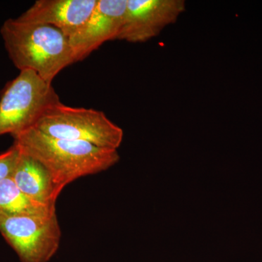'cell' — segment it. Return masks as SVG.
<instances>
[{
	"label": "cell",
	"instance_id": "6da1fadb",
	"mask_svg": "<svg viewBox=\"0 0 262 262\" xmlns=\"http://www.w3.org/2000/svg\"><path fill=\"white\" fill-rule=\"evenodd\" d=\"M24 154L39 162L61 190L77 179L105 171L120 160L117 150L50 137L34 127L12 136Z\"/></svg>",
	"mask_w": 262,
	"mask_h": 262
},
{
	"label": "cell",
	"instance_id": "7a4b0ae2",
	"mask_svg": "<svg viewBox=\"0 0 262 262\" xmlns=\"http://www.w3.org/2000/svg\"><path fill=\"white\" fill-rule=\"evenodd\" d=\"M0 34L15 67L34 71L48 83L75 63L69 38L56 27L10 18L2 26Z\"/></svg>",
	"mask_w": 262,
	"mask_h": 262
},
{
	"label": "cell",
	"instance_id": "3957f363",
	"mask_svg": "<svg viewBox=\"0 0 262 262\" xmlns=\"http://www.w3.org/2000/svg\"><path fill=\"white\" fill-rule=\"evenodd\" d=\"M33 127L54 139L84 141L103 149L117 150L123 139L121 127L103 112L61 101L48 108Z\"/></svg>",
	"mask_w": 262,
	"mask_h": 262
},
{
	"label": "cell",
	"instance_id": "277c9868",
	"mask_svg": "<svg viewBox=\"0 0 262 262\" xmlns=\"http://www.w3.org/2000/svg\"><path fill=\"white\" fill-rule=\"evenodd\" d=\"M60 101L52 84L34 71H20L0 94V136L15 135L34 127L48 108Z\"/></svg>",
	"mask_w": 262,
	"mask_h": 262
},
{
	"label": "cell",
	"instance_id": "5b68a950",
	"mask_svg": "<svg viewBox=\"0 0 262 262\" xmlns=\"http://www.w3.org/2000/svg\"><path fill=\"white\" fill-rule=\"evenodd\" d=\"M0 233L21 262H48L59 248L61 232L56 213L0 214Z\"/></svg>",
	"mask_w": 262,
	"mask_h": 262
},
{
	"label": "cell",
	"instance_id": "8992f818",
	"mask_svg": "<svg viewBox=\"0 0 262 262\" xmlns=\"http://www.w3.org/2000/svg\"><path fill=\"white\" fill-rule=\"evenodd\" d=\"M184 0H127V10L117 39L144 42L175 23L185 10Z\"/></svg>",
	"mask_w": 262,
	"mask_h": 262
},
{
	"label": "cell",
	"instance_id": "52a82bcc",
	"mask_svg": "<svg viewBox=\"0 0 262 262\" xmlns=\"http://www.w3.org/2000/svg\"><path fill=\"white\" fill-rule=\"evenodd\" d=\"M127 3V0H98L85 24L69 38L75 63L83 61L103 43L117 39Z\"/></svg>",
	"mask_w": 262,
	"mask_h": 262
},
{
	"label": "cell",
	"instance_id": "ba28073f",
	"mask_svg": "<svg viewBox=\"0 0 262 262\" xmlns=\"http://www.w3.org/2000/svg\"><path fill=\"white\" fill-rule=\"evenodd\" d=\"M97 3L98 0H37L17 18L52 26L70 38L85 24Z\"/></svg>",
	"mask_w": 262,
	"mask_h": 262
},
{
	"label": "cell",
	"instance_id": "9c48e42d",
	"mask_svg": "<svg viewBox=\"0 0 262 262\" xmlns=\"http://www.w3.org/2000/svg\"><path fill=\"white\" fill-rule=\"evenodd\" d=\"M12 179L20 191L32 201L56 207L61 189L44 166L32 157L20 151Z\"/></svg>",
	"mask_w": 262,
	"mask_h": 262
},
{
	"label": "cell",
	"instance_id": "30bf717a",
	"mask_svg": "<svg viewBox=\"0 0 262 262\" xmlns=\"http://www.w3.org/2000/svg\"><path fill=\"white\" fill-rule=\"evenodd\" d=\"M56 213V207L31 200L17 187L13 179L0 183V214L49 215Z\"/></svg>",
	"mask_w": 262,
	"mask_h": 262
},
{
	"label": "cell",
	"instance_id": "8fae6325",
	"mask_svg": "<svg viewBox=\"0 0 262 262\" xmlns=\"http://www.w3.org/2000/svg\"><path fill=\"white\" fill-rule=\"evenodd\" d=\"M20 156V149L14 144L9 149L0 154V183L12 178Z\"/></svg>",
	"mask_w": 262,
	"mask_h": 262
}]
</instances>
